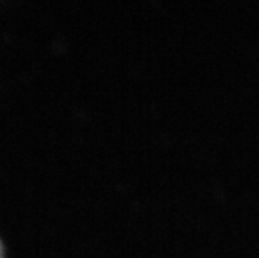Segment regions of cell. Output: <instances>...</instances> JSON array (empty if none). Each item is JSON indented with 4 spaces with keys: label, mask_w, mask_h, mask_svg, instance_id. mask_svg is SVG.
<instances>
[{
    "label": "cell",
    "mask_w": 259,
    "mask_h": 258,
    "mask_svg": "<svg viewBox=\"0 0 259 258\" xmlns=\"http://www.w3.org/2000/svg\"><path fill=\"white\" fill-rule=\"evenodd\" d=\"M0 258H3V246H2V242H0Z\"/></svg>",
    "instance_id": "cell-1"
}]
</instances>
